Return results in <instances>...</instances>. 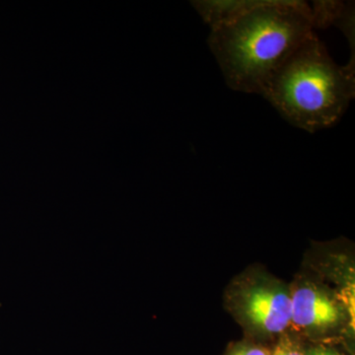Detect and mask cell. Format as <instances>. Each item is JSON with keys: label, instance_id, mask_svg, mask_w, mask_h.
<instances>
[{"label": "cell", "instance_id": "6", "mask_svg": "<svg viewBox=\"0 0 355 355\" xmlns=\"http://www.w3.org/2000/svg\"><path fill=\"white\" fill-rule=\"evenodd\" d=\"M270 355H307L305 342L288 331L272 343Z\"/></svg>", "mask_w": 355, "mask_h": 355}, {"label": "cell", "instance_id": "2", "mask_svg": "<svg viewBox=\"0 0 355 355\" xmlns=\"http://www.w3.org/2000/svg\"><path fill=\"white\" fill-rule=\"evenodd\" d=\"M263 98L293 127L314 133L335 127L355 97V69L331 57L316 33L273 74Z\"/></svg>", "mask_w": 355, "mask_h": 355}, {"label": "cell", "instance_id": "1", "mask_svg": "<svg viewBox=\"0 0 355 355\" xmlns=\"http://www.w3.org/2000/svg\"><path fill=\"white\" fill-rule=\"evenodd\" d=\"M315 33L310 4L256 0L225 24L209 30V50L231 90L263 94L292 53Z\"/></svg>", "mask_w": 355, "mask_h": 355}, {"label": "cell", "instance_id": "5", "mask_svg": "<svg viewBox=\"0 0 355 355\" xmlns=\"http://www.w3.org/2000/svg\"><path fill=\"white\" fill-rule=\"evenodd\" d=\"M347 2L343 1H313L311 7L314 29H326L336 26L342 17Z\"/></svg>", "mask_w": 355, "mask_h": 355}, {"label": "cell", "instance_id": "3", "mask_svg": "<svg viewBox=\"0 0 355 355\" xmlns=\"http://www.w3.org/2000/svg\"><path fill=\"white\" fill-rule=\"evenodd\" d=\"M223 299L224 308L248 338L266 345L291 329V286L265 266L252 265L236 275Z\"/></svg>", "mask_w": 355, "mask_h": 355}, {"label": "cell", "instance_id": "4", "mask_svg": "<svg viewBox=\"0 0 355 355\" xmlns=\"http://www.w3.org/2000/svg\"><path fill=\"white\" fill-rule=\"evenodd\" d=\"M291 329L308 343L333 345L354 331V295L306 266L289 282Z\"/></svg>", "mask_w": 355, "mask_h": 355}, {"label": "cell", "instance_id": "7", "mask_svg": "<svg viewBox=\"0 0 355 355\" xmlns=\"http://www.w3.org/2000/svg\"><path fill=\"white\" fill-rule=\"evenodd\" d=\"M270 347L266 343L245 338L241 342L233 343L224 355H270Z\"/></svg>", "mask_w": 355, "mask_h": 355}, {"label": "cell", "instance_id": "8", "mask_svg": "<svg viewBox=\"0 0 355 355\" xmlns=\"http://www.w3.org/2000/svg\"><path fill=\"white\" fill-rule=\"evenodd\" d=\"M306 345V354L307 355H345L340 350L336 349L333 345H324V343H308Z\"/></svg>", "mask_w": 355, "mask_h": 355}]
</instances>
